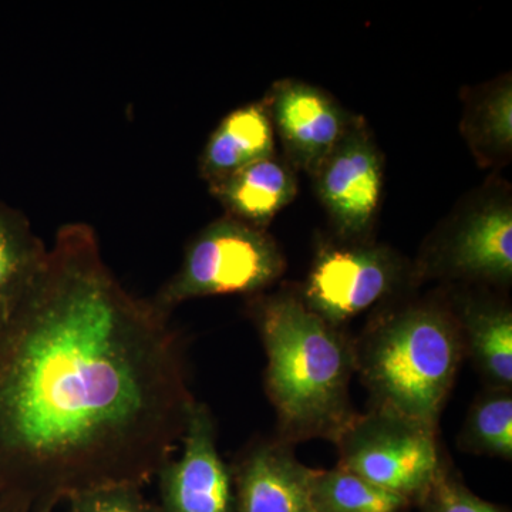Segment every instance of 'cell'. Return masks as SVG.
I'll list each match as a JSON object with an SVG mask.
<instances>
[{"label": "cell", "instance_id": "cell-7", "mask_svg": "<svg viewBox=\"0 0 512 512\" xmlns=\"http://www.w3.org/2000/svg\"><path fill=\"white\" fill-rule=\"evenodd\" d=\"M312 178L339 234L353 241L366 237L382 204L384 173L382 154L362 120L353 117Z\"/></svg>", "mask_w": 512, "mask_h": 512}, {"label": "cell", "instance_id": "cell-15", "mask_svg": "<svg viewBox=\"0 0 512 512\" xmlns=\"http://www.w3.org/2000/svg\"><path fill=\"white\" fill-rule=\"evenodd\" d=\"M47 251L28 218L0 202V325L35 284Z\"/></svg>", "mask_w": 512, "mask_h": 512}, {"label": "cell", "instance_id": "cell-11", "mask_svg": "<svg viewBox=\"0 0 512 512\" xmlns=\"http://www.w3.org/2000/svg\"><path fill=\"white\" fill-rule=\"evenodd\" d=\"M312 471L289 443L258 444L235 473L237 512H315L309 497Z\"/></svg>", "mask_w": 512, "mask_h": 512}, {"label": "cell", "instance_id": "cell-1", "mask_svg": "<svg viewBox=\"0 0 512 512\" xmlns=\"http://www.w3.org/2000/svg\"><path fill=\"white\" fill-rule=\"evenodd\" d=\"M171 313L128 292L83 222L63 225L0 325V501L52 512L143 487L178 453L195 397Z\"/></svg>", "mask_w": 512, "mask_h": 512}, {"label": "cell", "instance_id": "cell-6", "mask_svg": "<svg viewBox=\"0 0 512 512\" xmlns=\"http://www.w3.org/2000/svg\"><path fill=\"white\" fill-rule=\"evenodd\" d=\"M400 272L402 266L386 248H323L313 262L301 299L313 313L339 328L393 292Z\"/></svg>", "mask_w": 512, "mask_h": 512}, {"label": "cell", "instance_id": "cell-2", "mask_svg": "<svg viewBox=\"0 0 512 512\" xmlns=\"http://www.w3.org/2000/svg\"><path fill=\"white\" fill-rule=\"evenodd\" d=\"M251 308L268 359L266 392L282 441L338 440L356 416L349 393L355 345L291 293L259 296Z\"/></svg>", "mask_w": 512, "mask_h": 512}, {"label": "cell", "instance_id": "cell-10", "mask_svg": "<svg viewBox=\"0 0 512 512\" xmlns=\"http://www.w3.org/2000/svg\"><path fill=\"white\" fill-rule=\"evenodd\" d=\"M431 271L450 278L510 284L512 210L510 202H481L451 228L431 258Z\"/></svg>", "mask_w": 512, "mask_h": 512}, {"label": "cell", "instance_id": "cell-5", "mask_svg": "<svg viewBox=\"0 0 512 512\" xmlns=\"http://www.w3.org/2000/svg\"><path fill=\"white\" fill-rule=\"evenodd\" d=\"M335 443L339 467L410 503L423 500L444 466L436 429L384 407L356 414Z\"/></svg>", "mask_w": 512, "mask_h": 512}, {"label": "cell", "instance_id": "cell-13", "mask_svg": "<svg viewBox=\"0 0 512 512\" xmlns=\"http://www.w3.org/2000/svg\"><path fill=\"white\" fill-rule=\"evenodd\" d=\"M275 156V131L265 101L238 107L212 131L198 171L207 184L224 180L248 165Z\"/></svg>", "mask_w": 512, "mask_h": 512}, {"label": "cell", "instance_id": "cell-20", "mask_svg": "<svg viewBox=\"0 0 512 512\" xmlns=\"http://www.w3.org/2000/svg\"><path fill=\"white\" fill-rule=\"evenodd\" d=\"M420 503L424 512H503L468 491L451 476L446 466L441 468L439 476Z\"/></svg>", "mask_w": 512, "mask_h": 512}, {"label": "cell", "instance_id": "cell-4", "mask_svg": "<svg viewBox=\"0 0 512 512\" xmlns=\"http://www.w3.org/2000/svg\"><path fill=\"white\" fill-rule=\"evenodd\" d=\"M285 268L281 248L265 229L225 215L192 239L180 269L153 301L171 313L191 299L255 295L275 284Z\"/></svg>", "mask_w": 512, "mask_h": 512}, {"label": "cell", "instance_id": "cell-17", "mask_svg": "<svg viewBox=\"0 0 512 512\" xmlns=\"http://www.w3.org/2000/svg\"><path fill=\"white\" fill-rule=\"evenodd\" d=\"M464 134L474 154L493 164L511 153L512 87L510 77L488 86L467 111Z\"/></svg>", "mask_w": 512, "mask_h": 512}, {"label": "cell", "instance_id": "cell-21", "mask_svg": "<svg viewBox=\"0 0 512 512\" xmlns=\"http://www.w3.org/2000/svg\"><path fill=\"white\" fill-rule=\"evenodd\" d=\"M0 512H19V511H16L15 508H12V507H10V505L2 503V501H0Z\"/></svg>", "mask_w": 512, "mask_h": 512}, {"label": "cell", "instance_id": "cell-8", "mask_svg": "<svg viewBox=\"0 0 512 512\" xmlns=\"http://www.w3.org/2000/svg\"><path fill=\"white\" fill-rule=\"evenodd\" d=\"M161 512H237L234 477L217 447L210 409L195 400L177 456L157 474Z\"/></svg>", "mask_w": 512, "mask_h": 512}, {"label": "cell", "instance_id": "cell-9", "mask_svg": "<svg viewBox=\"0 0 512 512\" xmlns=\"http://www.w3.org/2000/svg\"><path fill=\"white\" fill-rule=\"evenodd\" d=\"M264 101L286 161L311 177L353 120L329 94L299 80L275 83Z\"/></svg>", "mask_w": 512, "mask_h": 512}, {"label": "cell", "instance_id": "cell-12", "mask_svg": "<svg viewBox=\"0 0 512 512\" xmlns=\"http://www.w3.org/2000/svg\"><path fill=\"white\" fill-rule=\"evenodd\" d=\"M293 170L275 154L208 184V188L225 215L266 231L276 215L295 200L298 180Z\"/></svg>", "mask_w": 512, "mask_h": 512}, {"label": "cell", "instance_id": "cell-14", "mask_svg": "<svg viewBox=\"0 0 512 512\" xmlns=\"http://www.w3.org/2000/svg\"><path fill=\"white\" fill-rule=\"evenodd\" d=\"M464 348L494 390L512 384V313L507 306L467 299L454 313Z\"/></svg>", "mask_w": 512, "mask_h": 512}, {"label": "cell", "instance_id": "cell-19", "mask_svg": "<svg viewBox=\"0 0 512 512\" xmlns=\"http://www.w3.org/2000/svg\"><path fill=\"white\" fill-rule=\"evenodd\" d=\"M70 512H161L137 485L90 488L69 498Z\"/></svg>", "mask_w": 512, "mask_h": 512}, {"label": "cell", "instance_id": "cell-3", "mask_svg": "<svg viewBox=\"0 0 512 512\" xmlns=\"http://www.w3.org/2000/svg\"><path fill=\"white\" fill-rule=\"evenodd\" d=\"M464 350L454 313L420 303L387 313L367 329L355 346L356 372L377 407L437 430Z\"/></svg>", "mask_w": 512, "mask_h": 512}, {"label": "cell", "instance_id": "cell-16", "mask_svg": "<svg viewBox=\"0 0 512 512\" xmlns=\"http://www.w3.org/2000/svg\"><path fill=\"white\" fill-rule=\"evenodd\" d=\"M309 497L315 512H404L412 504L339 466L312 471Z\"/></svg>", "mask_w": 512, "mask_h": 512}, {"label": "cell", "instance_id": "cell-18", "mask_svg": "<svg viewBox=\"0 0 512 512\" xmlns=\"http://www.w3.org/2000/svg\"><path fill=\"white\" fill-rule=\"evenodd\" d=\"M460 444L470 453L512 458L511 390H494L471 407Z\"/></svg>", "mask_w": 512, "mask_h": 512}]
</instances>
